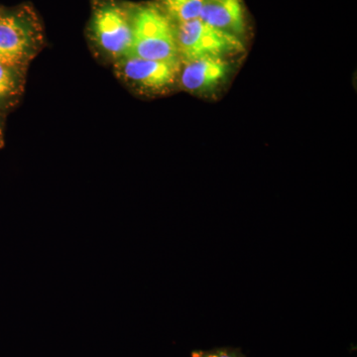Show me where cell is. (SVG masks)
Listing matches in <instances>:
<instances>
[{
	"label": "cell",
	"mask_w": 357,
	"mask_h": 357,
	"mask_svg": "<svg viewBox=\"0 0 357 357\" xmlns=\"http://www.w3.org/2000/svg\"><path fill=\"white\" fill-rule=\"evenodd\" d=\"M128 56L181 63L175 23L158 6H140L132 11V43Z\"/></svg>",
	"instance_id": "6da1fadb"
},
{
	"label": "cell",
	"mask_w": 357,
	"mask_h": 357,
	"mask_svg": "<svg viewBox=\"0 0 357 357\" xmlns=\"http://www.w3.org/2000/svg\"><path fill=\"white\" fill-rule=\"evenodd\" d=\"M43 39L41 23L29 7L0 11V62L23 72Z\"/></svg>",
	"instance_id": "7a4b0ae2"
},
{
	"label": "cell",
	"mask_w": 357,
	"mask_h": 357,
	"mask_svg": "<svg viewBox=\"0 0 357 357\" xmlns=\"http://www.w3.org/2000/svg\"><path fill=\"white\" fill-rule=\"evenodd\" d=\"M89 34L103 55L115 62L128 56L132 43V11L115 0H96Z\"/></svg>",
	"instance_id": "3957f363"
},
{
	"label": "cell",
	"mask_w": 357,
	"mask_h": 357,
	"mask_svg": "<svg viewBox=\"0 0 357 357\" xmlns=\"http://www.w3.org/2000/svg\"><path fill=\"white\" fill-rule=\"evenodd\" d=\"M175 25L181 61L203 57L229 58L244 51L241 38L218 29L201 18Z\"/></svg>",
	"instance_id": "277c9868"
},
{
	"label": "cell",
	"mask_w": 357,
	"mask_h": 357,
	"mask_svg": "<svg viewBox=\"0 0 357 357\" xmlns=\"http://www.w3.org/2000/svg\"><path fill=\"white\" fill-rule=\"evenodd\" d=\"M115 64L119 76L143 93H160L172 88L178 77L181 63L150 60L128 56Z\"/></svg>",
	"instance_id": "5b68a950"
},
{
	"label": "cell",
	"mask_w": 357,
	"mask_h": 357,
	"mask_svg": "<svg viewBox=\"0 0 357 357\" xmlns=\"http://www.w3.org/2000/svg\"><path fill=\"white\" fill-rule=\"evenodd\" d=\"M229 59L203 57L181 61L178 81L189 93H211L225 83L231 73Z\"/></svg>",
	"instance_id": "8992f818"
},
{
	"label": "cell",
	"mask_w": 357,
	"mask_h": 357,
	"mask_svg": "<svg viewBox=\"0 0 357 357\" xmlns=\"http://www.w3.org/2000/svg\"><path fill=\"white\" fill-rule=\"evenodd\" d=\"M199 18L239 38L245 32L243 0H204Z\"/></svg>",
	"instance_id": "52a82bcc"
},
{
	"label": "cell",
	"mask_w": 357,
	"mask_h": 357,
	"mask_svg": "<svg viewBox=\"0 0 357 357\" xmlns=\"http://www.w3.org/2000/svg\"><path fill=\"white\" fill-rule=\"evenodd\" d=\"M22 73L0 62V112L17 102L23 91Z\"/></svg>",
	"instance_id": "ba28073f"
},
{
	"label": "cell",
	"mask_w": 357,
	"mask_h": 357,
	"mask_svg": "<svg viewBox=\"0 0 357 357\" xmlns=\"http://www.w3.org/2000/svg\"><path fill=\"white\" fill-rule=\"evenodd\" d=\"M204 0H160L159 7L175 24L201 17Z\"/></svg>",
	"instance_id": "9c48e42d"
},
{
	"label": "cell",
	"mask_w": 357,
	"mask_h": 357,
	"mask_svg": "<svg viewBox=\"0 0 357 357\" xmlns=\"http://www.w3.org/2000/svg\"><path fill=\"white\" fill-rule=\"evenodd\" d=\"M192 357H248L238 347H220L211 349H196L192 351Z\"/></svg>",
	"instance_id": "30bf717a"
},
{
	"label": "cell",
	"mask_w": 357,
	"mask_h": 357,
	"mask_svg": "<svg viewBox=\"0 0 357 357\" xmlns=\"http://www.w3.org/2000/svg\"><path fill=\"white\" fill-rule=\"evenodd\" d=\"M3 144V124H2L1 116H0V147Z\"/></svg>",
	"instance_id": "8fae6325"
}]
</instances>
